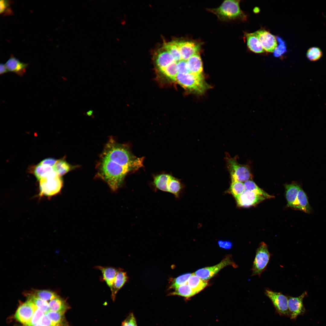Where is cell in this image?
<instances>
[{"mask_svg":"<svg viewBox=\"0 0 326 326\" xmlns=\"http://www.w3.org/2000/svg\"><path fill=\"white\" fill-rule=\"evenodd\" d=\"M174 82L189 91L199 94L204 93L209 87L203 75H198L190 73L178 74Z\"/></svg>","mask_w":326,"mask_h":326,"instance_id":"cell-3","label":"cell"},{"mask_svg":"<svg viewBox=\"0 0 326 326\" xmlns=\"http://www.w3.org/2000/svg\"><path fill=\"white\" fill-rule=\"evenodd\" d=\"M95 268L101 272L102 279L109 287L110 291L113 288L114 281L119 270L112 267L97 266Z\"/></svg>","mask_w":326,"mask_h":326,"instance_id":"cell-18","label":"cell"},{"mask_svg":"<svg viewBox=\"0 0 326 326\" xmlns=\"http://www.w3.org/2000/svg\"><path fill=\"white\" fill-rule=\"evenodd\" d=\"M38 323L45 326H56L45 314H44Z\"/></svg>","mask_w":326,"mask_h":326,"instance_id":"cell-41","label":"cell"},{"mask_svg":"<svg viewBox=\"0 0 326 326\" xmlns=\"http://www.w3.org/2000/svg\"><path fill=\"white\" fill-rule=\"evenodd\" d=\"M143 157H138L126 145L111 138L106 143L97 165V176L116 191L123 183L126 175L143 166Z\"/></svg>","mask_w":326,"mask_h":326,"instance_id":"cell-1","label":"cell"},{"mask_svg":"<svg viewBox=\"0 0 326 326\" xmlns=\"http://www.w3.org/2000/svg\"><path fill=\"white\" fill-rule=\"evenodd\" d=\"M175 289V291L170 293L169 295H178L186 298H189L196 294L187 283L179 286Z\"/></svg>","mask_w":326,"mask_h":326,"instance_id":"cell-31","label":"cell"},{"mask_svg":"<svg viewBox=\"0 0 326 326\" xmlns=\"http://www.w3.org/2000/svg\"><path fill=\"white\" fill-rule=\"evenodd\" d=\"M186 62L189 73L198 75H202L203 63L199 54L192 56Z\"/></svg>","mask_w":326,"mask_h":326,"instance_id":"cell-20","label":"cell"},{"mask_svg":"<svg viewBox=\"0 0 326 326\" xmlns=\"http://www.w3.org/2000/svg\"><path fill=\"white\" fill-rule=\"evenodd\" d=\"M163 47L171 54L174 61L177 62L181 60L177 41L165 43Z\"/></svg>","mask_w":326,"mask_h":326,"instance_id":"cell-29","label":"cell"},{"mask_svg":"<svg viewBox=\"0 0 326 326\" xmlns=\"http://www.w3.org/2000/svg\"><path fill=\"white\" fill-rule=\"evenodd\" d=\"M271 257L267 245L264 242H260L257 248L255 257L251 270V276H258L260 277L266 270Z\"/></svg>","mask_w":326,"mask_h":326,"instance_id":"cell-6","label":"cell"},{"mask_svg":"<svg viewBox=\"0 0 326 326\" xmlns=\"http://www.w3.org/2000/svg\"><path fill=\"white\" fill-rule=\"evenodd\" d=\"M191 274L190 273H185L175 278L173 281L170 288L175 289L179 286L187 283Z\"/></svg>","mask_w":326,"mask_h":326,"instance_id":"cell-36","label":"cell"},{"mask_svg":"<svg viewBox=\"0 0 326 326\" xmlns=\"http://www.w3.org/2000/svg\"><path fill=\"white\" fill-rule=\"evenodd\" d=\"M93 113V110H91L88 111L87 112V114L88 116H90L92 115Z\"/></svg>","mask_w":326,"mask_h":326,"instance_id":"cell-45","label":"cell"},{"mask_svg":"<svg viewBox=\"0 0 326 326\" xmlns=\"http://www.w3.org/2000/svg\"><path fill=\"white\" fill-rule=\"evenodd\" d=\"M225 159L231 181L243 182L251 179L252 176L249 166L239 164L236 159L229 155H227Z\"/></svg>","mask_w":326,"mask_h":326,"instance_id":"cell-5","label":"cell"},{"mask_svg":"<svg viewBox=\"0 0 326 326\" xmlns=\"http://www.w3.org/2000/svg\"><path fill=\"white\" fill-rule=\"evenodd\" d=\"M153 184L156 188L179 197L182 188L180 181L171 175L161 174L154 177Z\"/></svg>","mask_w":326,"mask_h":326,"instance_id":"cell-4","label":"cell"},{"mask_svg":"<svg viewBox=\"0 0 326 326\" xmlns=\"http://www.w3.org/2000/svg\"><path fill=\"white\" fill-rule=\"evenodd\" d=\"M254 33L264 50L268 52H273L277 45L276 38L275 36L264 29L258 30Z\"/></svg>","mask_w":326,"mask_h":326,"instance_id":"cell-13","label":"cell"},{"mask_svg":"<svg viewBox=\"0 0 326 326\" xmlns=\"http://www.w3.org/2000/svg\"><path fill=\"white\" fill-rule=\"evenodd\" d=\"M127 279L126 273L119 270L114 281L113 288L111 291V298L113 302L115 300L118 292L124 284Z\"/></svg>","mask_w":326,"mask_h":326,"instance_id":"cell-21","label":"cell"},{"mask_svg":"<svg viewBox=\"0 0 326 326\" xmlns=\"http://www.w3.org/2000/svg\"><path fill=\"white\" fill-rule=\"evenodd\" d=\"M235 199L239 206L247 207L255 205L266 198L262 196L246 189Z\"/></svg>","mask_w":326,"mask_h":326,"instance_id":"cell-14","label":"cell"},{"mask_svg":"<svg viewBox=\"0 0 326 326\" xmlns=\"http://www.w3.org/2000/svg\"><path fill=\"white\" fill-rule=\"evenodd\" d=\"M246 190L251 191L256 194L265 197L266 199L273 198V196L270 195L266 192L251 180H248L244 183Z\"/></svg>","mask_w":326,"mask_h":326,"instance_id":"cell-30","label":"cell"},{"mask_svg":"<svg viewBox=\"0 0 326 326\" xmlns=\"http://www.w3.org/2000/svg\"><path fill=\"white\" fill-rule=\"evenodd\" d=\"M285 187L286 196L288 206L292 207L301 187L299 185L295 183L286 184Z\"/></svg>","mask_w":326,"mask_h":326,"instance_id":"cell-25","label":"cell"},{"mask_svg":"<svg viewBox=\"0 0 326 326\" xmlns=\"http://www.w3.org/2000/svg\"><path fill=\"white\" fill-rule=\"evenodd\" d=\"M31 292L37 297L46 301L51 300L58 296L55 292L49 290H35Z\"/></svg>","mask_w":326,"mask_h":326,"instance_id":"cell-33","label":"cell"},{"mask_svg":"<svg viewBox=\"0 0 326 326\" xmlns=\"http://www.w3.org/2000/svg\"><path fill=\"white\" fill-rule=\"evenodd\" d=\"M155 62L158 71L174 61L171 54L163 46L155 53Z\"/></svg>","mask_w":326,"mask_h":326,"instance_id":"cell-15","label":"cell"},{"mask_svg":"<svg viewBox=\"0 0 326 326\" xmlns=\"http://www.w3.org/2000/svg\"><path fill=\"white\" fill-rule=\"evenodd\" d=\"M65 314L50 311L45 314L56 326H71L66 319Z\"/></svg>","mask_w":326,"mask_h":326,"instance_id":"cell-27","label":"cell"},{"mask_svg":"<svg viewBox=\"0 0 326 326\" xmlns=\"http://www.w3.org/2000/svg\"><path fill=\"white\" fill-rule=\"evenodd\" d=\"M5 65L9 72L14 73L22 77L26 72L28 63L21 62L13 55H11Z\"/></svg>","mask_w":326,"mask_h":326,"instance_id":"cell-16","label":"cell"},{"mask_svg":"<svg viewBox=\"0 0 326 326\" xmlns=\"http://www.w3.org/2000/svg\"><path fill=\"white\" fill-rule=\"evenodd\" d=\"M25 295L27 297V300L33 302L44 314L50 311L49 303L47 301L37 297L31 292H27Z\"/></svg>","mask_w":326,"mask_h":326,"instance_id":"cell-28","label":"cell"},{"mask_svg":"<svg viewBox=\"0 0 326 326\" xmlns=\"http://www.w3.org/2000/svg\"><path fill=\"white\" fill-rule=\"evenodd\" d=\"M32 326H44V325H42V324H40L39 323H37V324H35L34 325H33Z\"/></svg>","mask_w":326,"mask_h":326,"instance_id":"cell-46","label":"cell"},{"mask_svg":"<svg viewBox=\"0 0 326 326\" xmlns=\"http://www.w3.org/2000/svg\"><path fill=\"white\" fill-rule=\"evenodd\" d=\"M12 1L1 0L0 1V13L3 16L12 15L13 12L11 8V5Z\"/></svg>","mask_w":326,"mask_h":326,"instance_id":"cell-37","label":"cell"},{"mask_svg":"<svg viewBox=\"0 0 326 326\" xmlns=\"http://www.w3.org/2000/svg\"><path fill=\"white\" fill-rule=\"evenodd\" d=\"M187 283L196 294L203 290L207 285V280H203L194 273H192L189 278Z\"/></svg>","mask_w":326,"mask_h":326,"instance_id":"cell-22","label":"cell"},{"mask_svg":"<svg viewBox=\"0 0 326 326\" xmlns=\"http://www.w3.org/2000/svg\"><path fill=\"white\" fill-rule=\"evenodd\" d=\"M323 55L322 52L320 48L316 47L309 48L306 53L307 58L312 61H315L319 59Z\"/></svg>","mask_w":326,"mask_h":326,"instance_id":"cell-34","label":"cell"},{"mask_svg":"<svg viewBox=\"0 0 326 326\" xmlns=\"http://www.w3.org/2000/svg\"><path fill=\"white\" fill-rule=\"evenodd\" d=\"M6 65L2 63L0 64V74L1 75L8 72Z\"/></svg>","mask_w":326,"mask_h":326,"instance_id":"cell-44","label":"cell"},{"mask_svg":"<svg viewBox=\"0 0 326 326\" xmlns=\"http://www.w3.org/2000/svg\"><path fill=\"white\" fill-rule=\"evenodd\" d=\"M240 1L225 0L218 8H207V10L215 14L222 21L235 20L245 21L247 16L240 8Z\"/></svg>","mask_w":326,"mask_h":326,"instance_id":"cell-2","label":"cell"},{"mask_svg":"<svg viewBox=\"0 0 326 326\" xmlns=\"http://www.w3.org/2000/svg\"><path fill=\"white\" fill-rule=\"evenodd\" d=\"M76 167L70 164L64 158H62L57 160L53 168L57 175L61 176L75 169Z\"/></svg>","mask_w":326,"mask_h":326,"instance_id":"cell-26","label":"cell"},{"mask_svg":"<svg viewBox=\"0 0 326 326\" xmlns=\"http://www.w3.org/2000/svg\"><path fill=\"white\" fill-rule=\"evenodd\" d=\"M37 308L33 302L27 300L18 307L15 313L14 318L23 325H26L30 322Z\"/></svg>","mask_w":326,"mask_h":326,"instance_id":"cell-10","label":"cell"},{"mask_svg":"<svg viewBox=\"0 0 326 326\" xmlns=\"http://www.w3.org/2000/svg\"><path fill=\"white\" fill-rule=\"evenodd\" d=\"M121 326H137L136 318L133 312L129 313L121 324Z\"/></svg>","mask_w":326,"mask_h":326,"instance_id":"cell-39","label":"cell"},{"mask_svg":"<svg viewBox=\"0 0 326 326\" xmlns=\"http://www.w3.org/2000/svg\"><path fill=\"white\" fill-rule=\"evenodd\" d=\"M181 60L187 61L192 56L199 54L202 43L196 40L177 41Z\"/></svg>","mask_w":326,"mask_h":326,"instance_id":"cell-11","label":"cell"},{"mask_svg":"<svg viewBox=\"0 0 326 326\" xmlns=\"http://www.w3.org/2000/svg\"><path fill=\"white\" fill-rule=\"evenodd\" d=\"M176 62L177 63V74H186L189 73L187 62L186 61L181 60Z\"/></svg>","mask_w":326,"mask_h":326,"instance_id":"cell-40","label":"cell"},{"mask_svg":"<svg viewBox=\"0 0 326 326\" xmlns=\"http://www.w3.org/2000/svg\"><path fill=\"white\" fill-rule=\"evenodd\" d=\"M307 294V292H305L298 297L287 296L288 308L291 319H296L299 315L304 313L305 308L303 301Z\"/></svg>","mask_w":326,"mask_h":326,"instance_id":"cell-12","label":"cell"},{"mask_svg":"<svg viewBox=\"0 0 326 326\" xmlns=\"http://www.w3.org/2000/svg\"><path fill=\"white\" fill-rule=\"evenodd\" d=\"M50 310L53 312L65 313L70 308L66 301L58 296L49 303Z\"/></svg>","mask_w":326,"mask_h":326,"instance_id":"cell-23","label":"cell"},{"mask_svg":"<svg viewBox=\"0 0 326 326\" xmlns=\"http://www.w3.org/2000/svg\"><path fill=\"white\" fill-rule=\"evenodd\" d=\"M44 314L41 310L37 308L30 322L27 324L23 326H32L38 323Z\"/></svg>","mask_w":326,"mask_h":326,"instance_id":"cell-38","label":"cell"},{"mask_svg":"<svg viewBox=\"0 0 326 326\" xmlns=\"http://www.w3.org/2000/svg\"><path fill=\"white\" fill-rule=\"evenodd\" d=\"M276 38L278 43L273 52V55L275 57H279L286 52V46L285 41L281 37H277Z\"/></svg>","mask_w":326,"mask_h":326,"instance_id":"cell-35","label":"cell"},{"mask_svg":"<svg viewBox=\"0 0 326 326\" xmlns=\"http://www.w3.org/2000/svg\"><path fill=\"white\" fill-rule=\"evenodd\" d=\"M57 160L53 158H49L44 159L40 163L43 165L53 167Z\"/></svg>","mask_w":326,"mask_h":326,"instance_id":"cell-43","label":"cell"},{"mask_svg":"<svg viewBox=\"0 0 326 326\" xmlns=\"http://www.w3.org/2000/svg\"><path fill=\"white\" fill-rule=\"evenodd\" d=\"M218 243L220 247L226 249H231L232 245V242L230 241L222 240L218 241Z\"/></svg>","mask_w":326,"mask_h":326,"instance_id":"cell-42","label":"cell"},{"mask_svg":"<svg viewBox=\"0 0 326 326\" xmlns=\"http://www.w3.org/2000/svg\"><path fill=\"white\" fill-rule=\"evenodd\" d=\"M247 46L252 51L256 53H264L263 49L260 43L254 33H245Z\"/></svg>","mask_w":326,"mask_h":326,"instance_id":"cell-24","label":"cell"},{"mask_svg":"<svg viewBox=\"0 0 326 326\" xmlns=\"http://www.w3.org/2000/svg\"><path fill=\"white\" fill-rule=\"evenodd\" d=\"M29 171L33 174L39 181L57 174L52 167L43 165L40 163L30 167Z\"/></svg>","mask_w":326,"mask_h":326,"instance_id":"cell-17","label":"cell"},{"mask_svg":"<svg viewBox=\"0 0 326 326\" xmlns=\"http://www.w3.org/2000/svg\"><path fill=\"white\" fill-rule=\"evenodd\" d=\"M264 292L266 296L270 300L276 311L280 315L289 317L287 296L280 292L273 291L268 288H266Z\"/></svg>","mask_w":326,"mask_h":326,"instance_id":"cell-8","label":"cell"},{"mask_svg":"<svg viewBox=\"0 0 326 326\" xmlns=\"http://www.w3.org/2000/svg\"><path fill=\"white\" fill-rule=\"evenodd\" d=\"M229 191L236 199L245 190L244 183L242 182L231 181Z\"/></svg>","mask_w":326,"mask_h":326,"instance_id":"cell-32","label":"cell"},{"mask_svg":"<svg viewBox=\"0 0 326 326\" xmlns=\"http://www.w3.org/2000/svg\"><path fill=\"white\" fill-rule=\"evenodd\" d=\"M292 208L302 210L307 213H309L312 211L307 196L301 188L299 191L296 199Z\"/></svg>","mask_w":326,"mask_h":326,"instance_id":"cell-19","label":"cell"},{"mask_svg":"<svg viewBox=\"0 0 326 326\" xmlns=\"http://www.w3.org/2000/svg\"><path fill=\"white\" fill-rule=\"evenodd\" d=\"M231 265L236 268L238 266L233 261L232 256H226L219 263L215 265L200 269L194 273L200 278L206 280L211 279L224 267Z\"/></svg>","mask_w":326,"mask_h":326,"instance_id":"cell-9","label":"cell"},{"mask_svg":"<svg viewBox=\"0 0 326 326\" xmlns=\"http://www.w3.org/2000/svg\"><path fill=\"white\" fill-rule=\"evenodd\" d=\"M39 181L40 193L46 196H52L58 193L63 185L61 176L57 174L42 178Z\"/></svg>","mask_w":326,"mask_h":326,"instance_id":"cell-7","label":"cell"}]
</instances>
